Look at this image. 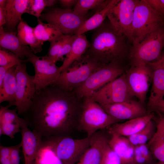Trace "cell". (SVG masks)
Instances as JSON below:
<instances>
[{"label":"cell","mask_w":164,"mask_h":164,"mask_svg":"<svg viewBox=\"0 0 164 164\" xmlns=\"http://www.w3.org/2000/svg\"><path fill=\"white\" fill-rule=\"evenodd\" d=\"M83 99L73 91L53 84L36 92L28 110L22 116L28 127L42 140L70 136L78 130Z\"/></svg>","instance_id":"6da1fadb"},{"label":"cell","mask_w":164,"mask_h":164,"mask_svg":"<svg viewBox=\"0 0 164 164\" xmlns=\"http://www.w3.org/2000/svg\"><path fill=\"white\" fill-rule=\"evenodd\" d=\"M127 37L108 20L93 30L89 47L84 55L102 65L113 61L123 62L128 58L131 47Z\"/></svg>","instance_id":"7a4b0ae2"},{"label":"cell","mask_w":164,"mask_h":164,"mask_svg":"<svg viewBox=\"0 0 164 164\" xmlns=\"http://www.w3.org/2000/svg\"><path fill=\"white\" fill-rule=\"evenodd\" d=\"M164 48V26L147 35L130 48L128 58L131 66L148 64L161 57Z\"/></svg>","instance_id":"3957f363"},{"label":"cell","mask_w":164,"mask_h":164,"mask_svg":"<svg viewBox=\"0 0 164 164\" xmlns=\"http://www.w3.org/2000/svg\"><path fill=\"white\" fill-rule=\"evenodd\" d=\"M119 121L107 113L91 97L83 99L78 130L86 132L88 137Z\"/></svg>","instance_id":"277c9868"},{"label":"cell","mask_w":164,"mask_h":164,"mask_svg":"<svg viewBox=\"0 0 164 164\" xmlns=\"http://www.w3.org/2000/svg\"><path fill=\"white\" fill-rule=\"evenodd\" d=\"M164 26V18L145 0H139L134 10L132 25V46L147 35Z\"/></svg>","instance_id":"5b68a950"},{"label":"cell","mask_w":164,"mask_h":164,"mask_svg":"<svg viewBox=\"0 0 164 164\" xmlns=\"http://www.w3.org/2000/svg\"><path fill=\"white\" fill-rule=\"evenodd\" d=\"M63 164H76L90 145V138L74 139L70 136L52 137L43 140Z\"/></svg>","instance_id":"8992f818"},{"label":"cell","mask_w":164,"mask_h":164,"mask_svg":"<svg viewBox=\"0 0 164 164\" xmlns=\"http://www.w3.org/2000/svg\"><path fill=\"white\" fill-rule=\"evenodd\" d=\"M126 70L123 62L120 61H113L103 65L73 91L81 99L91 96L106 84L122 74Z\"/></svg>","instance_id":"52a82bcc"},{"label":"cell","mask_w":164,"mask_h":164,"mask_svg":"<svg viewBox=\"0 0 164 164\" xmlns=\"http://www.w3.org/2000/svg\"><path fill=\"white\" fill-rule=\"evenodd\" d=\"M102 65L84 55L62 72L53 84L63 90L73 91Z\"/></svg>","instance_id":"ba28073f"},{"label":"cell","mask_w":164,"mask_h":164,"mask_svg":"<svg viewBox=\"0 0 164 164\" xmlns=\"http://www.w3.org/2000/svg\"><path fill=\"white\" fill-rule=\"evenodd\" d=\"M25 63L17 65L16 70L17 84L14 102L10 105L15 106L19 115L22 116L28 110L36 92L34 76L27 73Z\"/></svg>","instance_id":"9c48e42d"},{"label":"cell","mask_w":164,"mask_h":164,"mask_svg":"<svg viewBox=\"0 0 164 164\" xmlns=\"http://www.w3.org/2000/svg\"><path fill=\"white\" fill-rule=\"evenodd\" d=\"M138 0H117L107 16L115 29L131 43L134 10Z\"/></svg>","instance_id":"30bf717a"},{"label":"cell","mask_w":164,"mask_h":164,"mask_svg":"<svg viewBox=\"0 0 164 164\" xmlns=\"http://www.w3.org/2000/svg\"><path fill=\"white\" fill-rule=\"evenodd\" d=\"M91 97L100 105H103L132 100L134 96L128 87L124 73L106 84Z\"/></svg>","instance_id":"8fae6325"},{"label":"cell","mask_w":164,"mask_h":164,"mask_svg":"<svg viewBox=\"0 0 164 164\" xmlns=\"http://www.w3.org/2000/svg\"><path fill=\"white\" fill-rule=\"evenodd\" d=\"M40 18L57 28L63 34L73 35L88 19L71 10L54 8L42 14Z\"/></svg>","instance_id":"7c38bea8"},{"label":"cell","mask_w":164,"mask_h":164,"mask_svg":"<svg viewBox=\"0 0 164 164\" xmlns=\"http://www.w3.org/2000/svg\"><path fill=\"white\" fill-rule=\"evenodd\" d=\"M126 80L133 96L143 104L152 84L153 70L150 64L132 66L125 72Z\"/></svg>","instance_id":"4fadbf2b"},{"label":"cell","mask_w":164,"mask_h":164,"mask_svg":"<svg viewBox=\"0 0 164 164\" xmlns=\"http://www.w3.org/2000/svg\"><path fill=\"white\" fill-rule=\"evenodd\" d=\"M25 61L32 63L34 67V81L36 92L53 84L61 72L60 67L57 66L46 55L39 56L34 54Z\"/></svg>","instance_id":"5bb4252c"},{"label":"cell","mask_w":164,"mask_h":164,"mask_svg":"<svg viewBox=\"0 0 164 164\" xmlns=\"http://www.w3.org/2000/svg\"><path fill=\"white\" fill-rule=\"evenodd\" d=\"M140 102L132 99L111 104L101 105L105 111L119 121L145 116L146 109Z\"/></svg>","instance_id":"9a60e30c"},{"label":"cell","mask_w":164,"mask_h":164,"mask_svg":"<svg viewBox=\"0 0 164 164\" xmlns=\"http://www.w3.org/2000/svg\"><path fill=\"white\" fill-rule=\"evenodd\" d=\"M20 126L22 136L21 142L24 164H32L36 158L43 140L39 135L29 128L22 117Z\"/></svg>","instance_id":"2e32d148"},{"label":"cell","mask_w":164,"mask_h":164,"mask_svg":"<svg viewBox=\"0 0 164 164\" xmlns=\"http://www.w3.org/2000/svg\"><path fill=\"white\" fill-rule=\"evenodd\" d=\"M100 131L89 138V146L76 164H101L104 150L109 140Z\"/></svg>","instance_id":"e0dca14e"},{"label":"cell","mask_w":164,"mask_h":164,"mask_svg":"<svg viewBox=\"0 0 164 164\" xmlns=\"http://www.w3.org/2000/svg\"><path fill=\"white\" fill-rule=\"evenodd\" d=\"M0 48L13 53L22 60L34 54L28 46L22 44L16 34L12 31H6L0 27Z\"/></svg>","instance_id":"ac0fdd59"},{"label":"cell","mask_w":164,"mask_h":164,"mask_svg":"<svg viewBox=\"0 0 164 164\" xmlns=\"http://www.w3.org/2000/svg\"><path fill=\"white\" fill-rule=\"evenodd\" d=\"M154 117L152 114H148L142 117L128 120L123 123H117L108 128L110 134H116L124 137H128L134 135L143 128Z\"/></svg>","instance_id":"d6986e66"},{"label":"cell","mask_w":164,"mask_h":164,"mask_svg":"<svg viewBox=\"0 0 164 164\" xmlns=\"http://www.w3.org/2000/svg\"><path fill=\"white\" fill-rule=\"evenodd\" d=\"M149 64L152 68L153 76L148 105L152 109L164 99V68L161 57L158 60Z\"/></svg>","instance_id":"ffe728a7"},{"label":"cell","mask_w":164,"mask_h":164,"mask_svg":"<svg viewBox=\"0 0 164 164\" xmlns=\"http://www.w3.org/2000/svg\"><path fill=\"white\" fill-rule=\"evenodd\" d=\"M77 35L63 34L56 39L50 42V46L47 56L55 63L63 61L65 56L69 53Z\"/></svg>","instance_id":"44dd1931"},{"label":"cell","mask_w":164,"mask_h":164,"mask_svg":"<svg viewBox=\"0 0 164 164\" xmlns=\"http://www.w3.org/2000/svg\"><path fill=\"white\" fill-rule=\"evenodd\" d=\"M28 1L7 0L5 6L6 20L5 25L9 31H12L22 20V16L25 13Z\"/></svg>","instance_id":"7402d4cb"},{"label":"cell","mask_w":164,"mask_h":164,"mask_svg":"<svg viewBox=\"0 0 164 164\" xmlns=\"http://www.w3.org/2000/svg\"><path fill=\"white\" fill-rule=\"evenodd\" d=\"M90 46V43L85 34L77 35L70 51L66 56L62 64L60 67L61 72L66 70L74 62L80 59L84 54Z\"/></svg>","instance_id":"603a6c76"},{"label":"cell","mask_w":164,"mask_h":164,"mask_svg":"<svg viewBox=\"0 0 164 164\" xmlns=\"http://www.w3.org/2000/svg\"><path fill=\"white\" fill-rule=\"evenodd\" d=\"M117 0H110L107 4L99 8L96 13L88 19L81 27L73 34H85L86 32L94 30L100 26L107 17L108 13Z\"/></svg>","instance_id":"cb8c5ba5"},{"label":"cell","mask_w":164,"mask_h":164,"mask_svg":"<svg viewBox=\"0 0 164 164\" xmlns=\"http://www.w3.org/2000/svg\"><path fill=\"white\" fill-rule=\"evenodd\" d=\"M16 66H15L8 70L0 86V103L8 102L7 105L9 108L15 101L17 84Z\"/></svg>","instance_id":"d4e9b609"},{"label":"cell","mask_w":164,"mask_h":164,"mask_svg":"<svg viewBox=\"0 0 164 164\" xmlns=\"http://www.w3.org/2000/svg\"><path fill=\"white\" fill-rule=\"evenodd\" d=\"M17 36L22 43L29 46L35 54L40 53L42 50V45L43 43L36 38L33 28L22 20L17 26Z\"/></svg>","instance_id":"484cf974"},{"label":"cell","mask_w":164,"mask_h":164,"mask_svg":"<svg viewBox=\"0 0 164 164\" xmlns=\"http://www.w3.org/2000/svg\"><path fill=\"white\" fill-rule=\"evenodd\" d=\"M39 18L37 19L38 24L33 28L35 35L40 42L43 43L47 41L50 42L63 34L56 26L43 23Z\"/></svg>","instance_id":"4316f807"},{"label":"cell","mask_w":164,"mask_h":164,"mask_svg":"<svg viewBox=\"0 0 164 164\" xmlns=\"http://www.w3.org/2000/svg\"><path fill=\"white\" fill-rule=\"evenodd\" d=\"M108 144L120 157L121 161L132 144L127 137L116 134H112Z\"/></svg>","instance_id":"83f0119b"},{"label":"cell","mask_w":164,"mask_h":164,"mask_svg":"<svg viewBox=\"0 0 164 164\" xmlns=\"http://www.w3.org/2000/svg\"><path fill=\"white\" fill-rule=\"evenodd\" d=\"M155 129V126L152 120L141 130L127 138L130 143L134 146L145 144L154 135Z\"/></svg>","instance_id":"f1b7e54d"},{"label":"cell","mask_w":164,"mask_h":164,"mask_svg":"<svg viewBox=\"0 0 164 164\" xmlns=\"http://www.w3.org/2000/svg\"><path fill=\"white\" fill-rule=\"evenodd\" d=\"M110 0H78L73 10L77 14L87 16L89 10L95 9L96 11L108 3Z\"/></svg>","instance_id":"f546056e"},{"label":"cell","mask_w":164,"mask_h":164,"mask_svg":"<svg viewBox=\"0 0 164 164\" xmlns=\"http://www.w3.org/2000/svg\"><path fill=\"white\" fill-rule=\"evenodd\" d=\"M57 2L56 0H29L25 13L39 18L45 7L52 6Z\"/></svg>","instance_id":"4dcf8cb0"},{"label":"cell","mask_w":164,"mask_h":164,"mask_svg":"<svg viewBox=\"0 0 164 164\" xmlns=\"http://www.w3.org/2000/svg\"><path fill=\"white\" fill-rule=\"evenodd\" d=\"M149 145L152 154L159 162H164V138H151Z\"/></svg>","instance_id":"1f68e13d"},{"label":"cell","mask_w":164,"mask_h":164,"mask_svg":"<svg viewBox=\"0 0 164 164\" xmlns=\"http://www.w3.org/2000/svg\"><path fill=\"white\" fill-rule=\"evenodd\" d=\"M7 105L1 107L0 109V124L19 122L21 118L17 113L16 109H9Z\"/></svg>","instance_id":"d6a6232c"},{"label":"cell","mask_w":164,"mask_h":164,"mask_svg":"<svg viewBox=\"0 0 164 164\" xmlns=\"http://www.w3.org/2000/svg\"><path fill=\"white\" fill-rule=\"evenodd\" d=\"M26 63L13 53L7 50L0 48V66L8 65H17L18 64Z\"/></svg>","instance_id":"836d02e7"},{"label":"cell","mask_w":164,"mask_h":164,"mask_svg":"<svg viewBox=\"0 0 164 164\" xmlns=\"http://www.w3.org/2000/svg\"><path fill=\"white\" fill-rule=\"evenodd\" d=\"M101 164H122L119 156L108 144L104 150Z\"/></svg>","instance_id":"e575fe53"},{"label":"cell","mask_w":164,"mask_h":164,"mask_svg":"<svg viewBox=\"0 0 164 164\" xmlns=\"http://www.w3.org/2000/svg\"><path fill=\"white\" fill-rule=\"evenodd\" d=\"M20 121L19 122L0 124V135H4L9 136L11 139L14 138L15 135L21 131Z\"/></svg>","instance_id":"d590c367"},{"label":"cell","mask_w":164,"mask_h":164,"mask_svg":"<svg viewBox=\"0 0 164 164\" xmlns=\"http://www.w3.org/2000/svg\"><path fill=\"white\" fill-rule=\"evenodd\" d=\"M11 146H5L0 145V164H12L10 158Z\"/></svg>","instance_id":"8d00e7d4"},{"label":"cell","mask_w":164,"mask_h":164,"mask_svg":"<svg viewBox=\"0 0 164 164\" xmlns=\"http://www.w3.org/2000/svg\"><path fill=\"white\" fill-rule=\"evenodd\" d=\"M21 147L20 142L17 145L11 146L10 158L12 164H20V149Z\"/></svg>","instance_id":"74e56055"},{"label":"cell","mask_w":164,"mask_h":164,"mask_svg":"<svg viewBox=\"0 0 164 164\" xmlns=\"http://www.w3.org/2000/svg\"><path fill=\"white\" fill-rule=\"evenodd\" d=\"M157 137L164 138V115L161 116L157 120L155 131L152 138Z\"/></svg>","instance_id":"f35d334b"},{"label":"cell","mask_w":164,"mask_h":164,"mask_svg":"<svg viewBox=\"0 0 164 164\" xmlns=\"http://www.w3.org/2000/svg\"><path fill=\"white\" fill-rule=\"evenodd\" d=\"M140 154L149 162L151 161L152 157V153L149 150L148 145L146 144H141L135 146Z\"/></svg>","instance_id":"ab89813d"},{"label":"cell","mask_w":164,"mask_h":164,"mask_svg":"<svg viewBox=\"0 0 164 164\" xmlns=\"http://www.w3.org/2000/svg\"><path fill=\"white\" fill-rule=\"evenodd\" d=\"M78 0H60V4L64 9H71V8L74 7L77 4Z\"/></svg>","instance_id":"60d3db41"},{"label":"cell","mask_w":164,"mask_h":164,"mask_svg":"<svg viewBox=\"0 0 164 164\" xmlns=\"http://www.w3.org/2000/svg\"><path fill=\"white\" fill-rule=\"evenodd\" d=\"M14 66H15L13 65H8L0 66V86L2 84L7 71L10 68Z\"/></svg>","instance_id":"b9f144b4"},{"label":"cell","mask_w":164,"mask_h":164,"mask_svg":"<svg viewBox=\"0 0 164 164\" xmlns=\"http://www.w3.org/2000/svg\"><path fill=\"white\" fill-rule=\"evenodd\" d=\"M152 109L160 114H164V98L157 103Z\"/></svg>","instance_id":"7bdbcfd3"},{"label":"cell","mask_w":164,"mask_h":164,"mask_svg":"<svg viewBox=\"0 0 164 164\" xmlns=\"http://www.w3.org/2000/svg\"><path fill=\"white\" fill-rule=\"evenodd\" d=\"M6 20L5 7H0V27L5 25Z\"/></svg>","instance_id":"ee69618b"},{"label":"cell","mask_w":164,"mask_h":164,"mask_svg":"<svg viewBox=\"0 0 164 164\" xmlns=\"http://www.w3.org/2000/svg\"><path fill=\"white\" fill-rule=\"evenodd\" d=\"M51 164H63L62 162L57 157L54 159Z\"/></svg>","instance_id":"f6af8a7d"},{"label":"cell","mask_w":164,"mask_h":164,"mask_svg":"<svg viewBox=\"0 0 164 164\" xmlns=\"http://www.w3.org/2000/svg\"><path fill=\"white\" fill-rule=\"evenodd\" d=\"M7 0H0V7H5Z\"/></svg>","instance_id":"bcb514c9"},{"label":"cell","mask_w":164,"mask_h":164,"mask_svg":"<svg viewBox=\"0 0 164 164\" xmlns=\"http://www.w3.org/2000/svg\"><path fill=\"white\" fill-rule=\"evenodd\" d=\"M160 1L164 12V0H160Z\"/></svg>","instance_id":"7dc6e473"},{"label":"cell","mask_w":164,"mask_h":164,"mask_svg":"<svg viewBox=\"0 0 164 164\" xmlns=\"http://www.w3.org/2000/svg\"><path fill=\"white\" fill-rule=\"evenodd\" d=\"M161 58L162 59V65L164 68V53L162 55Z\"/></svg>","instance_id":"c3c4849f"},{"label":"cell","mask_w":164,"mask_h":164,"mask_svg":"<svg viewBox=\"0 0 164 164\" xmlns=\"http://www.w3.org/2000/svg\"><path fill=\"white\" fill-rule=\"evenodd\" d=\"M32 164H39L35 160L33 162Z\"/></svg>","instance_id":"681fc988"},{"label":"cell","mask_w":164,"mask_h":164,"mask_svg":"<svg viewBox=\"0 0 164 164\" xmlns=\"http://www.w3.org/2000/svg\"><path fill=\"white\" fill-rule=\"evenodd\" d=\"M156 164H164V162L159 161V162L156 163Z\"/></svg>","instance_id":"f907efd6"}]
</instances>
